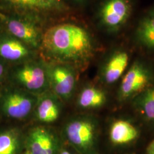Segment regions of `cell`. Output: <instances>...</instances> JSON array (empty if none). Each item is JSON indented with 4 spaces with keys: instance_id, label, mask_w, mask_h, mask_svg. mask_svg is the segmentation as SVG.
Returning <instances> with one entry per match:
<instances>
[{
    "instance_id": "obj_1",
    "label": "cell",
    "mask_w": 154,
    "mask_h": 154,
    "mask_svg": "<svg viewBox=\"0 0 154 154\" xmlns=\"http://www.w3.org/2000/svg\"><path fill=\"white\" fill-rule=\"evenodd\" d=\"M40 46L50 60L75 69H84L95 53L90 34L73 23L58 24L48 29L42 37Z\"/></svg>"
},
{
    "instance_id": "obj_2",
    "label": "cell",
    "mask_w": 154,
    "mask_h": 154,
    "mask_svg": "<svg viewBox=\"0 0 154 154\" xmlns=\"http://www.w3.org/2000/svg\"><path fill=\"white\" fill-rule=\"evenodd\" d=\"M11 78L18 88L37 96L50 90L46 66L37 62L21 63L13 69Z\"/></svg>"
},
{
    "instance_id": "obj_3",
    "label": "cell",
    "mask_w": 154,
    "mask_h": 154,
    "mask_svg": "<svg viewBox=\"0 0 154 154\" xmlns=\"http://www.w3.org/2000/svg\"><path fill=\"white\" fill-rule=\"evenodd\" d=\"M66 139L80 154H90L96 141L97 123L93 119L79 116L72 119L63 129Z\"/></svg>"
},
{
    "instance_id": "obj_4",
    "label": "cell",
    "mask_w": 154,
    "mask_h": 154,
    "mask_svg": "<svg viewBox=\"0 0 154 154\" xmlns=\"http://www.w3.org/2000/svg\"><path fill=\"white\" fill-rule=\"evenodd\" d=\"M38 96L21 88H13L5 92L0 99V107L6 116L21 120L33 112Z\"/></svg>"
},
{
    "instance_id": "obj_5",
    "label": "cell",
    "mask_w": 154,
    "mask_h": 154,
    "mask_svg": "<svg viewBox=\"0 0 154 154\" xmlns=\"http://www.w3.org/2000/svg\"><path fill=\"white\" fill-rule=\"evenodd\" d=\"M152 72L148 65L141 61H135L123 78L119 90L121 101L135 97L149 88Z\"/></svg>"
},
{
    "instance_id": "obj_6",
    "label": "cell",
    "mask_w": 154,
    "mask_h": 154,
    "mask_svg": "<svg viewBox=\"0 0 154 154\" xmlns=\"http://www.w3.org/2000/svg\"><path fill=\"white\" fill-rule=\"evenodd\" d=\"M131 0H105L100 8L101 25L110 33H118L126 25L132 13Z\"/></svg>"
},
{
    "instance_id": "obj_7",
    "label": "cell",
    "mask_w": 154,
    "mask_h": 154,
    "mask_svg": "<svg viewBox=\"0 0 154 154\" xmlns=\"http://www.w3.org/2000/svg\"><path fill=\"white\" fill-rule=\"evenodd\" d=\"M46 66L50 90L61 100H69L74 93L77 83L75 69L69 65L58 63Z\"/></svg>"
},
{
    "instance_id": "obj_8",
    "label": "cell",
    "mask_w": 154,
    "mask_h": 154,
    "mask_svg": "<svg viewBox=\"0 0 154 154\" xmlns=\"http://www.w3.org/2000/svg\"><path fill=\"white\" fill-rule=\"evenodd\" d=\"M0 22L5 31L29 47L37 48L41 46L42 36L38 29L31 23L1 11Z\"/></svg>"
},
{
    "instance_id": "obj_9",
    "label": "cell",
    "mask_w": 154,
    "mask_h": 154,
    "mask_svg": "<svg viewBox=\"0 0 154 154\" xmlns=\"http://www.w3.org/2000/svg\"><path fill=\"white\" fill-rule=\"evenodd\" d=\"M30 154H57L59 147L55 132L48 127L38 126L32 128L25 139Z\"/></svg>"
},
{
    "instance_id": "obj_10",
    "label": "cell",
    "mask_w": 154,
    "mask_h": 154,
    "mask_svg": "<svg viewBox=\"0 0 154 154\" xmlns=\"http://www.w3.org/2000/svg\"><path fill=\"white\" fill-rule=\"evenodd\" d=\"M4 7L16 11L38 13H57L67 9L62 0H0Z\"/></svg>"
},
{
    "instance_id": "obj_11",
    "label": "cell",
    "mask_w": 154,
    "mask_h": 154,
    "mask_svg": "<svg viewBox=\"0 0 154 154\" xmlns=\"http://www.w3.org/2000/svg\"><path fill=\"white\" fill-rule=\"evenodd\" d=\"M5 32L0 33V59L11 62H24L32 55L29 47Z\"/></svg>"
},
{
    "instance_id": "obj_12",
    "label": "cell",
    "mask_w": 154,
    "mask_h": 154,
    "mask_svg": "<svg viewBox=\"0 0 154 154\" xmlns=\"http://www.w3.org/2000/svg\"><path fill=\"white\" fill-rule=\"evenodd\" d=\"M60 99L50 90L38 96L34 110L36 119L44 123H51L58 120L61 110Z\"/></svg>"
},
{
    "instance_id": "obj_13",
    "label": "cell",
    "mask_w": 154,
    "mask_h": 154,
    "mask_svg": "<svg viewBox=\"0 0 154 154\" xmlns=\"http://www.w3.org/2000/svg\"><path fill=\"white\" fill-rule=\"evenodd\" d=\"M129 55L125 50H117L106 62L102 71V78L107 84L116 82L125 71L128 64Z\"/></svg>"
},
{
    "instance_id": "obj_14",
    "label": "cell",
    "mask_w": 154,
    "mask_h": 154,
    "mask_svg": "<svg viewBox=\"0 0 154 154\" xmlns=\"http://www.w3.org/2000/svg\"><path fill=\"white\" fill-rule=\"evenodd\" d=\"M134 38L142 47L154 51V8L146 12L138 22Z\"/></svg>"
},
{
    "instance_id": "obj_15",
    "label": "cell",
    "mask_w": 154,
    "mask_h": 154,
    "mask_svg": "<svg viewBox=\"0 0 154 154\" xmlns=\"http://www.w3.org/2000/svg\"><path fill=\"white\" fill-rule=\"evenodd\" d=\"M138 129L127 121H116L110 127V140L116 145L130 143L138 138Z\"/></svg>"
},
{
    "instance_id": "obj_16",
    "label": "cell",
    "mask_w": 154,
    "mask_h": 154,
    "mask_svg": "<svg viewBox=\"0 0 154 154\" xmlns=\"http://www.w3.org/2000/svg\"><path fill=\"white\" fill-rule=\"evenodd\" d=\"M106 102V95L105 92L93 86L83 88L77 99L78 106L85 109L99 108Z\"/></svg>"
},
{
    "instance_id": "obj_17",
    "label": "cell",
    "mask_w": 154,
    "mask_h": 154,
    "mask_svg": "<svg viewBox=\"0 0 154 154\" xmlns=\"http://www.w3.org/2000/svg\"><path fill=\"white\" fill-rule=\"evenodd\" d=\"M22 133L16 128L0 132V154H18L22 147Z\"/></svg>"
},
{
    "instance_id": "obj_18",
    "label": "cell",
    "mask_w": 154,
    "mask_h": 154,
    "mask_svg": "<svg viewBox=\"0 0 154 154\" xmlns=\"http://www.w3.org/2000/svg\"><path fill=\"white\" fill-rule=\"evenodd\" d=\"M135 105L146 120L154 122V88H148L138 95Z\"/></svg>"
},
{
    "instance_id": "obj_19",
    "label": "cell",
    "mask_w": 154,
    "mask_h": 154,
    "mask_svg": "<svg viewBox=\"0 0 154 154\" xmlns=\"http://www.w3.org/2000/svg\"><path fill=\"white\" fill-rule=\"evenodd\" d=\"M5 74V66L4 65V61L0 59V82L3 79Z\"/></svg>"
},
{
    "instance_id": "obj_20",
    "label": "cell",
    "mask_w": 154,
    "mask_h": 154,
    "mask_svg": "<svg viewBox=\"0 0 154 154\" xmlns=\"http://www.w3.org/2000/svg\"><path fill=\"white\" fill-rule=\"evenodd\" d=\"M147 154H154V140L149 144L147 149Z\"/></svg>"
},
{
    "instance_id": "obj_21",
    "label": "cell",
    "mask_w": 154,
    "mask_h": 154,
    "mask_svg": "<svg viewBox=\"0 0 154 154\" xmlns=\"http://www.w3.org/2000/svg\"><path fill=\"white\" fill-rule=\"evenodd\" d=\"M59 154H72L70 152H69L68 150L65 149H61L60 152Z\"/></svg>"
},
{
    "instance_id": "obj_22",
    "label": "cell",
    "mask_w": 154,
    "mask_h": 154,
    "mask_svg": "<svg viewBox=\"0 0 154 154\" xmlns=\"http://www.w3.org/2000/svg\"><path fill=\"white\" fill-rule=\"evenodd\" d=\"M29 154V152H28V151H26V152H25V154Z\"/></svg>"
},
{
    "instance_id": "obj_23",
    "label": "cell",
    "mask_w": 154,
    "mask_h": 154,
    "mask_svg": "<svg viewBox=\"0 0 154 154\" xmlns=\"http://www.w3.org/2000/svg\"><path fill=\"white\" fill-rule=\"evenodd\" d=\"M77 1H82L83 0H75Z\"/></svg>"
},
{
    "instance_id": "obj_24",
    "label": "cell",
    "mask_w": 154,
    "mask_h": 154,
    "mask_svg": "<svg viewBox=\"0 0 154 154\" xmlns=\"http://www.w3.org/2000/svg\"><path fill=\"white\" fill-rule=\"evenodd\" d=\"M2 8L0 6V11H1V10H2Z\"/></svg>"
}]
</instances>
